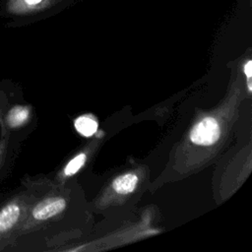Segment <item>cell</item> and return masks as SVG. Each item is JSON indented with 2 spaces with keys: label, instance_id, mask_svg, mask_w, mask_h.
I'll use <instances>...</instances> for the list:
<instances>
[{
  "label": "cell",
  "instance_id": "cell-1",
  "mask_svg": "<svg viewBox=\"0 0 252 252\" xmlns=\"http://www.w3.org/2000/svg\"><path fill=\"white\" fill-rule=\"evenodd\" d=\"M76 0H1L0 18L6 27H15L36 20L63 8Z\"/></svg>",
  "mask_w": 252,
  "mask_h": 252
},
{
  "label": "cell",
  "instance_id": "cell-2",
  "mask_svg": "<svg viewBox=\"0 0 252 252\" xmlns=\"http://www.w3.org/2000/svg\"><path fill=\"white\" fill-rule=\"evenodd\" d=\"M220 129L214 117H205L190 131V140L198 146H212L220 138Z\"/></svg>",
  "mask_w": 252,
  "mask_h": 252
},
{
  "label": "cell",
  "instance_id": "cell-3",
  "mask_svg": "<svg viewBox=\"0 0 252 252\" xmlns=\"http://www.w3.org/2000/svg\"><path fill=\"white\" fill-rule=\"evenodd\" d=\"M66 208V201L63 198H48L34 206L32 216L36 220H48Z\"/></svg>",
  "mask_w": 252,
  "mask_h": 252
},
{
  "label": "cell",
  "instance_id": "cell-4",
  "mask_svg": "<svg viewBox=\"0 0 252 252\" xmlns=\"http://www.w3.org/2000/svg\"><path fill=\"white\" fill-rule=\"evenodd\" d=\"M22 215L21 205L17 201H11L0 209V234L11 231L19 222Z\"/></svg>",
  "mask_w": 252,
  "mask_h": 252
},
{
  "label": "cell",
  "instance_id": "cell-5",
  "mask_svg": "<svg viewBox=\"0 0 252 252\" xmlns=\"http://www.w3.org/2000/svg\"><path fill=\"white\" fill-rule=\"evenodd\" d=\"M31 110L27 105H14L5 115V124L11 129L19 128L25 125L30 118Z\"/></svg>",
  "mask_w": 252,
  "mask_h": 252
},
{
  "label": "cell",
  "instance_id": "cell-6",
  "mask_svg": "<svg viewBox=\"0 0 252 252\" xmlns=\"http://www.w3.org/2000/svg\"><path fill=\"white\" fill-rule=\"evenodd\" d=\"M138 183V176L134 173H125L116 177L112 182V188L118 194L126 195L133 192Z\"/></svg>",
  "mask_w": 252,
  "mask_h": 252
},
{
  "label": "cell",
  "instance_id": "cell-7",
  "mask_svg": "<svg viewBox=\"0 0 252 252\" xmlns=\"http://www.w3.org/2000/svg\"><path fill=\"white\" fill-rule=\"evenodd\" d=\"M76 130L85 137H90L96 132L97 123L96 121L88 115L80 116L75 120Z\"/></svg>",
  "mask_w": 252,
  "mask_h": 252
},
{
  "label": "cell",
  "instance_id": "cell-8",
  "mask_svg": "<svg viewBox=\"0 0 252 252\" xmlns=\"http://www.w3.org/2000/svg\"><path fill=\"white\" fill-rule=\"evenodd\" d=\"M85 161H86V155L85 154H80V155L76 156L66 165V167L64 169L65 175L70 176V175L75 174L79 169H81V167L84 165Z\"/></svg>",
  "mask_w": 252,
  "mask_h": 252
},
{
  "label": "cell",
  "instance_id": "cell-9",
  "mask_svg": "<svg viewBox=\"0 0 252 252\" xmlns=\"http://www.w3.org/2000/svg\"><path fill=\"white\" fill-rule=\"evenodd\" d=\"M244 73L247 76V78H251V75H252V62H251V60H248L247 63L244 65Z\"/></svg>",
  "mask_w": 252,
  "mask_h": 252
}]
</instances>
